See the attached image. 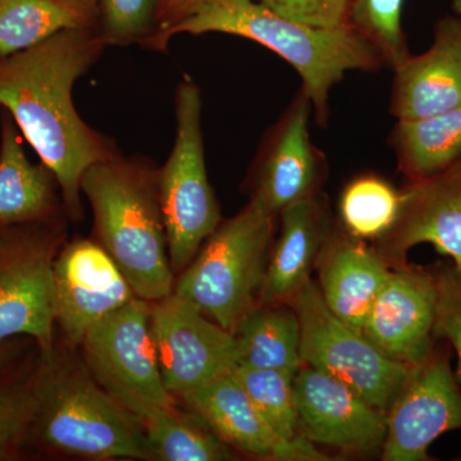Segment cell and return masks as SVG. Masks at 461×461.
Masks as SVG:
<instances>
[{"instance_id": "obj_9", "label": "cell", "mask_w": 461, "mask_h": 461, "mask_svg": "<svg viewBox=\"0 0 461 461\" xmlns=\"http://www.w3.org/2000/svg\"><path fill=\"white\" fill-rule=\"evenodd\" d=\"M461 429V390L450 364V350L433 346L408 378L387 412L382 446L384 461H429L438 437Z\"/></svg>"}, {"instance_id": "obj_3", "label": "cell", "mask_w": 461, "mask_h": 461, "mask_svg": "<svg viewBox=\"0 0 461 461\" xmlns=\"http://www.w3.org/2000/svg\"><path fill=\"white\" fill-rule=\"evenodd\" d=\"M81 193L93 208L99 244L136 296L154 303L171 295L175 272L158 195V169L118 154L85 172Z\"/></svg>"}, {"instance_id": "obj_7", "label": "cell", "mask_w": 461, "mask_h": 461, "mask_svg": "<svg viewBox=\"0 0 461 461\" xmlns=\"http://www.w3.org/2000/svg\"><path fill=\"white\" fill-rule=\"evenodd\" d=\"M288 304L300 321L303 364L339 379L387 414L411 366L386 357L362 332L336 317L315 282H309Z\"/></svg>"}, {"instance_id": "obj_23", "label": "cell", "mask_w": 461, "mask_h": 461, "mask_svg": "<svg viewBox=\"0 0 461 461\" xmlns=\"http://www.w3.org/2000/svg\"><path fill=\"white\" fill-rule=\"evenodd\" d=\"M388 145L408 182L435 175L461 156V104L429 117L397 120Z\"/></svg>"}, {"instance_id": "obj_2", "label": "cell", "mask_w": 461, "mask_h": 461, "mask_svg": "<svg viewBox=\"0 0 461 461\" xmlns=\"http://www.w3.org/2000/svg\"><path fill=\"white\" fill-rule=\"evenodd\" d=\"M226 33L275 51L302 77L313 105L315 123L330 121V91L348 72L375 74L386 66L381 51L350 23L314 26L291 20L258 0H215L172 29L149 39L144 47L163 51L180 33Z\"/></svg>"}, {"instance_id": "obj_31", "label": "cell", "mask_w": 461, "mask_h": 461, "mask_svg": "<svg viewBox=\"0 0 461 461\" xmlns=\"http://www.w3.org/2000/svg\"><path fill=\"white\" fill-rule=\"evenodd\" d=\"M437 288L435 339H444L456 353L461 378V271L451 266L430 268Z\"/></svg>"}, {"instance_id": "obj_29", "label": "cell", "mask_w": 461, "mask_h": 461, "mask_svg": "<svg viewBox=\"0 0 461 461\" xmlns=\"http://www.w3.org/2000/svg\"><path fill=\"white\" fill-rule=\"evenodd\" d=\"M38 384L39 371L0 382V459L14 454L32 429Z\"/></svg>"}, {"instance_id": "obj_27", "label": "cell", "mask_w": 461, "mask_h": 461, "mask_svg": "<svg viewBox=\"0 0 461 461\" xmlns=\"http://www.w3.org/2000/svg\"><path fill=\"white\" fill-rule=\"evenodd\" d=\"M233 373L264 420L281 438L290 442L306 439L299 429L294 390L295 373L241 366H236Z\"/></svg>"}, {"instance_id": "obj_18", "label": "cell", "mask_w": 461, "mask_h": 461, "mask_svg": "<svg viewBox=\"0 0 461 461\" xmlns=\"http://www.w3.org/2000/svg\"><path fill=\"white\" fill-rule=\"evenodd\" d=\"M390 111L396 120L429 117L461 104V17L437 21L430 47L393 69Z\"/></svg>"}, {"instance_id": "obj_22", "label": "cell", "mask_w": 461, "mask_h": 461, "mask_svg": "<svg viewBox=\"0 0 461 461\" xmlns=\"http://www.w3.org/2000/svg\"><path fill=\"white\" fill-rule=\"evenodd\" d=\"M98 23L99 0H0V57Z\"/></svg>"}, {"instance_id": "obj_17", "label": "cell", "mask_w": 461, "mask_h": 461, "mask_svg": "<svg viewBox=\"0 0 461 461\" xmlns=\"http://www.w3.org/2000/svg\"><path fill=\"white\" fill-rule=\"evenodd\" d=\"M53 260L47 245L23 241L0 257V342L16 335L36 339L41 357L53 354Z\"/></svg>"}, {"instance_id": "obj_11", "label": "cell", "mask_w": 461, "mask_h": 461, "mask_svg": "<svg viewBox=\"0 0 461 461\" xmlns=\"http://www.w3.org/2000/svg\"><path fill=\"white\" fill-rule=\"evenodd\" d=\"M313 105L300 86L264 136L253 166L250 200L278 217L287 206L320 195L329 162L312 141Z\"/></svg>"}, {"instance_id": "obj_13", "label": "cell", "mask_w": 461, "mask_h": 461, "mask_svg": "<svg viewBox=\"0 0 461 461\" xmlns=\"http://www.w3.org/2000/svg\"><path fill=\"white\" fill-rule=\"evenodd\" d=\"M54 313L67 341L81 345L87 330L129 304L136 294L99 242L77 240L53 262Z\"/></svg>"}, {"instance_id": "obj_14", "label": "cell", "mask_w": 461, "mask_h": 461, "mask_svg": "<svg viewBox=\"0 0 461 461\" xmlns=\"http://www.w3.org/2000/svg\"><path fill=\"white\" fill-rule=\"evenodd\" d=\"M393 229L378 240V250L393 266H406L411 249L430 244L461 271V156L444 169L409 181Z\"/></svg>"}, {"instance_id": "obj_32", "label": "cell", "mask_w": 461, "mask_h": 461, "mask_svg": "<svg viewBox=\"0 0 461 461\" xmlns=\"http://www.w3.org/2000/svg\"><path fill=\"white\" fill-rule=\"evenodd\" d=\"M282 16L314 26L348 23L351 0H258Z\"/></svg>"}, {"instance_id": "obj_12", "label": "cell", "mask_w": 461, "mask_h": 461, "mask_svg": "<svg viewBox=\"0 0 461 461\" xmlns=\"http://www.w3.org/2000/svg\"><path fill=\"white\" fill-rule=\"evenodd\" d=\"M300 433L313 445L350 453L384 446L387 414L339 379L303 364L294 378Z\"/></svg>"}, {"instance_id": "obj_35", "label": "cell", "mask_w": 461, "mask_h": 461, "mask_svg": "<svg viewBox=\"0 0 461 461\" xmlns=\"http://www.w3.org/2000/svg\"><path fill=\"white\" fill-rule=\"evenodd\" d=\"M453 8L455 14L461 17V0H453Z\"/></svg>"}, {"instance_id": "obj_30", "label": "cell", "mask_w": 461, "mask_h": 461, "mask_svg": "<svg viewBox=\"0 0 461 461\" xmlns=\"http://www.w3.org/2000/svg\"><path fill=\"white\" fill-rule=\"evenodd\" d=\"M162 0H99L98 30L105 44H141L159 30Z\"/></svg>"}, {"instance_id": "obj_34", "label": "cell", "mask_w": 461, "mask_h": 461, "mask_svg": "<svg viewBox=\"0 0 461 461\" xmlns=\"http://www.w3.org/2000/svg\"><path fill=\"white\" fill-rule=\"evenodd\" d=\"M12 353L9 350L7 345L5 342H0V373L5 371L7 368L8 362L11 360Z\"/></svg>"}, {"instance_id": "obj_24", "label": "cell", "mask_w": 461, "mask_h": 461, "mask_svg": "<svg viewBox=\"0 0 461 461\" xmlns=\"http://www.w3.org/2000/svg\"><path fill=\"white\" fill-rule=\"evenodd\" d=\"M238 366L299 372L302 330L295 309L288 303L258 304L233 332Z\"/></svg>"}, {"instance_id": "obj_25", "label": "cell", "mask_w": 461, "mask_h": 461, "mask_svg": "<svg viewBox=\"0 0 461 461\" xmlns=\"http://www.w3.org/2000/svg\"><path fill=\"white\" fill-rule=\"evenodd\" d=\"M140 421L154 460L222 461L232 460V450L204 423L185 418L175 406L127 400L121 403Z\"/></svg>"}, {"instance_id": "obj_8", "label": "cell", "mask_w": 461, "mask_h": 461, "mask_svg": "<svg viewBox=\"0 0 461 461\" xmlns=\"http://www.w3.org/2000/svg\"><path fill=\"white\" fill-rule=\"evenodd\" d=\"M150 315L151 303L136 296L94 324L81 346L91 375L118 402L173 406L160 375Z\"/></svg>"}, {"instance_id": "obj_15", "label": "cell", "mask_w": 461, "mask_h": 461, "mask_svg": "<svg viewBox=\"0 0 461 461\" xmlns=\"http://www.w3.org/2000/svg\"><path fill=\"white\" fill-rule=\"evenodd\" d=\"M436 309L430 269L397 267L373 303L362 333L386 357L412 366L436 345Z\"/></svg>"}, {"instance_id": "obj_28", "label": "cell", "mask_w": 461, "mask_h": 461, "mask_svg": "<svg viewBox=\"0 0 461 461\" xmlns=\"http://www.w3.org/2000/svg\"><path fill=\"white\" fill-rule=\"evenodd\" d=\"M403 0H351L348 21L395 69L411 56L402 29Z\"/></svg>"}, {"instance_id": "obj_33", "label": "cell", "mask_w": 461, "mask_h": 461, "mask_svg": "<svg viewBox=\"0 0 461 461\" xmlns=\"http://www.w3.org/2000/svg\"><path fill=\"white\" fill-rule=\"evenodd\" d=\"M213 2L215 0H162L159 11V30L156 35L178 25L182 21L194 16Z\"/></svg>"}, {"instance_id": "obj_21", "label": "cell", "mask_w": 461, "mask_h": 461, "mask_svg": "<svg viewBox=\"0 0 461 461\" xmlns=\"http://www.w3.org/2000/svg\"><path fill=\"white\" fill-rule=\"evenodd\" d=\"M20 130L11 115L0 127V227L50 222L58 213L56 176L44 163L27 158ZM60 190V189H59Z\"/></svg>"}, {"instance_id": "obj_19", "label": "cell", "mask_w": 461, "mask_h": 461, "mask_svg": "<svg viewBox=\"0 0 461 461\" xmlns=\"http://www.w3.org/2000/svg\"><path fill=\"white\" fill-rule=\"evenodd\" d=\"M321 297L336 317L362 332L379 291L393 269L378 249L348 233H330L317 267Z\"/></svg>"}, {"instance_id": "obj_16", "label": "cell", "mask_w": 461, "mask_h": 461, "mask_svg": "<svg viewBox=\"0 0 461 461\" xmlns=\"http://www.w3.org/2000/svg\"><path fill=\"white\" fill-rule=\"evenodd\" d=\"M200 420L227 445L259 459L321 461L329 456L308 439L285 441L268 426L235 373L181 396Z\"/></svg>"}, {"instance_id": "obj_6", "label": "cell", "mask_w": 461, "mask_h": 461, "mask_svg": "<svg viewBox=\"0 0 461 461\" xmlns=\"http://www.w3.org/2000/svg\"><path fill=\"white\" fill-rule=\"evenodd\" d=\"M175 108V144L165 166L158 169V195L172 269L181 273L222 217L206 172L202 93L191 78L178 85Z\"/></svg>"}, {"instance_id": "obj_4", "label": "cell", "mask_w": 461, "mask_h": 461, "mask_svg": "<svg viewBox=\"0 0 461 461\" xmlns=\"http://www.w3.org/2000/svg\"><path fill=\"white\" fill-rule=\"evenodd\" d=\"M42 362L32 429L48 447L86 459H153L140 421L89 369L56 360L54 354Z\"/></svg>"}, {"instance_id": "obj_20", "label": "cell", "mask_w": 461, "mask_h": 461, "mask_svg": "<svg viewBox=\"0 0 461 461\" xmlns=\"http://www.w3.org/2000/svg\"><path fill=\"white\" fill-rule=\"evenodd\" d=\"M278 218L280 236L269 254L258 304L288 303L305 287L333 230L321 194L287 206Z\"/></svg>"}, {"instance_id": "obj_1", "label": "cell", "mask_w": 461, "mask_h": 461, "mask_svg": "<svg viewBox=\"0 0 461 461\" xmlns=\"http://www.w3.org/2000/svg\"><path fill=\"white\" fill-rule=\"evenodd\" d=\"M105 48L98 29L67 30L0 57V107L56 176L67 213L75 221L83 220L85 172L118 156L111 139L85 122L74 103L76 81Z\"/></svg>"}, {"instance_id": "obj_26", "label": "cell", "mask_w": 461, "mask_h": 461, "mask_svg": "<svg viewBox=\"0 0 461 461\" xmlns=\"http://www.w3.org/2000/svg\"><path fill=\"white\" fill-rule=\"evenodd\" d=\"M402 204V191L373 173L353 178L339 196L344 230L359 240H378L393 229Z\"/></svg>"}, {"instance_id": "obj_5", "label": "cell", "mask_w": 461, "mask_h": 461, "mask_svg": "<svg viewBox=\"0 0 461 461\" xmlns=\"http://www.w3.org/2000/svg\"><path fill=\"white\" fill-rule=\"evenodd\" d=\"M276 218L250 200L206 239L181 272L173 293L218 326L235 332L259 302Z\"/></svg>"}, {"instance_id": "obj_10", "label": "cell", "mask_w": 461, "mask_h": 461, "mask_svg": "<svg viewBox=\"0 0 461 461\" xmlns=\"http://www.w3.org/2000/svg\"><path fill=\"white\" fill-rule=\"evenodd\" d=\"M151 332L167 391L182 396L235 371V335L175 293L151 303Z\"/></svg>"}]
</instances>
